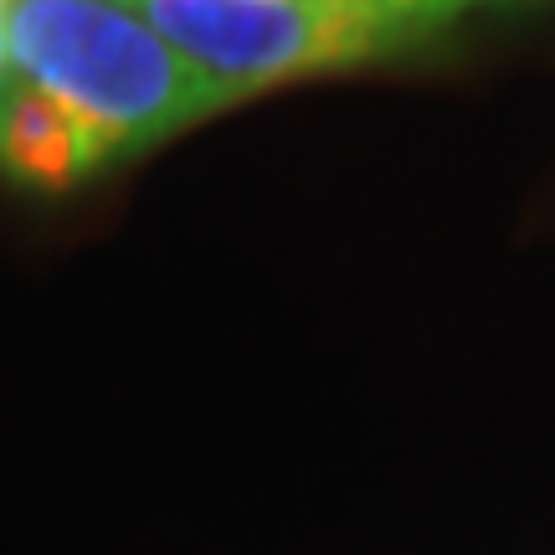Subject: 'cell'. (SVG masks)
<instances>
[{
    "label": "cell",
    "mask_w": 555,
    "mask_h": 555,
    "mask_svg": "<svg viewBox=\"0 0 555 555\" xmlns=\"http://www.w3.org/2000/svg\"><path fill=\"white\" fill-rule=\"evenodd\" d=\"M5 62L139 155L221 114L217 88L124 0H5Z\"/></svg>",
    "instance_id": "obj_1"
},
{
    "label": "cell",
    "mask_w": 555,
    "mask_h": 555,
    "mask_svg": "<svg viewBox=\"0 0 555 555\" xmlns=\"http://www.w3.org/2000/svg\"><path fill=\"white\" fill-rule=\"evenodd\" d=\"M144 16L232 108L247 93L339 73L401 47L371 5L345 0H124Z\"/></svg>",
    "instance_id": "obj_2"
},
{
    "label": "cell",
    "mask_w": 555,
    "mask_h": 555,
    "mask_svg": "<svg viewBox=\"0 0 555 555\" xmlns=\"http://www.w3.org/2000/svg\"><path fill=\"white\" fill-rule=\"evenodd\" d=\"M114 159H119L114 139L93 119H82L73 103L16 73L0 78V176L11 185L62 196Z\"/></svg>",
    "instance_id": "obj_3"
},
{
    "label": "cell",
    "mask_w": 555,
    "mask_h": 555,
    "mask_svg": "<svg viewBox=\"0 0 555 555\" xmlns=\"http://www.w3.org/2000/svg\"><path fill=\"white\" fill-rule=\"evenodd\" d=\"M474 5H483V0H380V11L391 16V26H397L406 41L422 37V31L448 26V21H457L463 11H474Z\"/></svg>",
    "instance_id": "obj_4"
},
{
    "label": "cell",
    "mask_w": 555,
    "mask_h": 555,
    "mask_svg": "<svg viewBox=\"0 0 555 555\" xmlns=\"http://www.w3.org/2000/svg\"><path fill=\"white\" fill-rule=\"evenodd\" d=\"M0 73H5V0H0Z\"/></svg>",
    "instance_id": "obj_5"
},
{
    "label": "cell",
    "mask_w": 555,
    "mask_h": 555,
    "mask_svg": "<svg viewBox=\"0 0 555 555\" xmlns=\"http://www.w3.org/2000/svg\"><path fill=\"white\" fill-rule=\"evenodd\" d=\"M345 5H371V11H380V0H345ZM380 16H386V11H380ZM386 21H391V16H386ZM401 41H406V37H401Z\"/></svg>",
    "instance_id": "obj_6"
}]
</instances>
